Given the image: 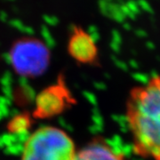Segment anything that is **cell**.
<instances>
[{
  "mask_svg": "<svg viewBox=\"0 0 160 160\" xmlns=\"http://www.w3.org/2000/svg\"><path fill=\"white\" fill-rule=\"evenodd\" d=\"M12 69L20 76L37 78L46 71L51 59L50 50L36 38L24 37L15 40L9 51Z\"/></svg>",
  "mask_w": 160,
  "mask_h": 160,
  "instance_id": "3957f363",
  "label": "cell"
},
{
  "mask_svg": "<svg viewBox=\"0 0 160 160\" xmlns=\"http://www.w3.org/2000/svg\"><path fill=\"white\" fill-rule=\"evenodd\" d=\"M76 148L69 134L57 127L45 126L26 141L22 160H75Z\"/></svg>",
  "mask_w": 160,
  "mask_h": 160,
  "instance_id": "7a4b0ae2",
  "label": "cell"
},
{
  "mask_svg": "<svg viewBox=\"0 0 160 160\" xmlns=\"http://www.w3.org/2000/svg\"><path fill=\"white\" fill-rule=\"evenodd\" d=\"M126 117L134 153L160 160V75L132 88L126 102Z\"/></svg>",
  "mask_w": 160,
  "mask_h": 160,
  "instance_id": "6da1fadb",
  "label": "cell"
},
{
  "mask_svg": "<svg viewBox=\"0 0 160 160\" xmlns=\"http://www.w3.org/2000/svg\"><path fill=\"white\" fill-rule=\"evenodd\" d=\"M29 120L24 116L23 117H17L15 119H13L11 122V125H10L11 131H21V130H22L23 128L21 126V125L26 126V124L29 123Z\"/></svg>",
  "mask_w": 160,
  "mask_h": 160,
  "instance_id": "52a82bcc",
  "label": "cell"
},
{
  "mask_svg": "<svg viewBox=\"0 0 160 160\" xmlns=\"http://www.w3.org/2000/svg\"><path fill=\"white\" fill-rule=\"evenodd\" d=\"M68 52L77 62L98 66L100 64L97 44L82 27L74 25L68 40Z\"/></svg>",
  "mask_w": 160,
  "mask_h": 160,
  "instance_id": "5b68a950",
  "label": "cell"
},
{
  "mask_svg": "<svg viewBox=\"0 0 160 160\" xmlns=\"http://www.w3.org/2000/svg\"><path fill=\"white\" fill-rule=\"evenodd\" d=\"M75 160H126L124 155L116 151L103 138L92 140L77 153Z\"/></svg>",
  "mask_w": 160,
  "mask_h": 160,
  "instance_id": "8992f818",
  "label": "cell"
},
{
  "mask_svg": "<svg viewBox=\"0 0 160 160\" xmlns=\"http://www.w3.org/2000/svg\"><path fill=\"white\" fill-rule=\"evenodd\" d=\"M72 97L62 80L46 87L37 97L34 116L38 118H49L62 113L68 107L73 105Z\"/></svg>",
  "mask_w": 160,
  "mask_h": 160,
  "instance_id": "277c9868",
  "label": "cell"
}]
</instances>
